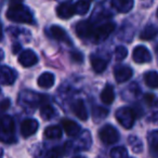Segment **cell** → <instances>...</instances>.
Segmentation results:
<instances>
[{"instance_id":"cell-1","label":"cell","mask_w":158,"mask_h":158,"mask_svg":"<svg viewBox=\"0 0 158 158\" xmlns=\"http://www.w3.org/2000/svg\"><path fill=\"white\" fill-rule=\"evenodd\" d=\"M8 20L15 23H26V24H31L33 23V15L31 11L21 3V5H13L10 6L7 11Z\"/></svg>"},{"instance_id":"cell-2","label":"cell","mask_w":158,"mask_h":158,"mask_svg":"<svg viewBox=\"0 0 158 158\" xmlns=\"http://www.w3.org/2000/svg\"><path fill=\"white\" fill-rule=\"evenodd\" d=\"M14 131H15V126H14V120L11 116L5 115L1 118V140L5 143H12L15 141L14 136Z\"/></svg>"},{"instance_id":"cell-3","label":"cell","mask_w":158,"mask_h":158,"mask_svg":"<svg viewBox=\"0 0 158 158\" xmlns=\"http://www.w3.org/2000/svg\"><path fill=\"white\" fill-rule=\"evenodd\" d=\"M136 114L134 110L130 107H120L116 112V119L123 128L130 129L133 127L134 121H135Z\"/></svg>"},{"instance_id":"cell-4","label":"cell","mask_w":158,"mask_h":158,"mask_svg":"<svg viewBox=\"0 0 158 158\" xmlns=\"http://www.w3.org/2000/svg\"><path fill=\"white\" fill-rule=\"evenodd\" d=\"M99 138L105 144H114L119 140V133L113 126L106 125L100 130Z\"/></svg>"},{"instance_id":"cell-5","label":"cell","mask_w":158,"mask_h":158,"mask_svg":"<svg viewBox=\"0 0 158 158\" xmlns=\"http://www.w3.org/2000/svg\"><path fill=\"white\" fill-rule=\"evenodd\" d=\"M114 29H115L114 23H105V24L97 27L94 29V33H93L92 36L93 41L97 42V44L98 42H102L114 31Z\"/></svg>"},{"instance_id":"cell-6","label":"cell","mask_w":158,"mask_h":158,"mask_svg":"<svg viewBox=\"0 0 158 158\" xmlns=\"http://www.w3.org/2000/svg\"><path fill=\"white\" fill-rule=\"evenodd\" d=\"M93 33H94V28H93V25L91 24V22H89V21H81L76 25V34L81 39L92 37Z\"/></svg>"},{"instance_id":"cell-7","label":"cell","mask_w":158,"mask_h":158,"mask_svg":"<svg viewBox=\"0 0 158 158\" xmlns=\"http://www.w3.org/2000/svg\"><path fill=\"white\" fill-rule=\"evenodd\" d=\"M132 59L135 63L142 64L151 62L152 55L144 46H138L134 48L133 52H132Z\"/></svg>"},{"instance_id":"cell-8","label":"cell","mask_w":158,"mask_h":158,"mask_svg":"<svg viewBox=\"0 0 158 158\" xmlns=\"http://www.w3.org/2000/svg\"><path fill=\"white\" fill-rule=\"evenodd\" d=\"M16 79V73L13 68L9 66H1L0 68V80L3 86H9L12 85Z\"/></svg>"},{"instance_id":"cell-9","label":"cell","mask_w":158,"mask_h":158,"mask_svg":"<svg viewBox=\"0 0 158 158\" xmlns=\"http://www.w3.org/2000/svg\"><path fill=\"white\" fill-rule=\"evenodd\" d=\"M38 130V123L35 119H25L22 123H21V133L24 138H28L37 132Z\"/></svg>"},{"instance_id":"cell-10","label":"cell","mask_w":158,"mask_h":158,"mask_svg":"<svg viewBox=\"0 0 158 158\" xmlns=\"http://www.w3.org/2000/svg\"><path fill=\"white\" fill-rule=\"evenodd\" d=\"M38 62V57L36 53L31 50H25L19 55V63L23 67H31Z\"/></svg>"},{"instance_id":"cell-11","label":"cell","mask_w":158,"mask_h":158,"mask_svg":"<svg viewBox=\"0 0 158 158\" xmlns=\"http://www.w3.org/2000/svg\"><path fill=\"white\" fill-rule=\"evenodd\" d=\"M75 13H76L75 5H72L70 2H63L56 8L57 16L60 19H63V20L70 19Z\"/></svg>"},{"instance_id":"cell-12","label":"cell","mask_w":158,"mask_h":158,"mask_svg":"<svg viewBox=\"0 0 158 158\" xmlns=\"http://www.w3.org/2000/svg\"><path fill=\"white\" fill-rule=\"evenodd\" d=\"M114 76L118 84L126 82L132 77V69L128 66H119L115 68Z\"/></svg>"},{"instance_id":"cell-13","label":"cell","mask_w":158,"mask_h":158,"mask_svg":"<svg viewBox=\"0 0 158 158\" xmlns=\"http://www.w3.org/2000/svg\"><path fill=\"white\" fill-rule=\"evenodd\" d=\"M72 110L80 120L86 121L88 119V113H87L86 105L82 100H77L76 102H74L72 105Z\"/></svg>"},{"instance_id":"cell-14","label":"cell","mask_w":158,"mask_h":158,"mask_svg":"<svg viewBox=\"0 0 158 158\" xmlns=\"http://www.w3.org/2000/svg\"><path fill=\"white\" fill-rule=\"evenodd\" d=\"M62 126H63L64 131L66 132L68 136H75L79 133L80 127L77 125L76 121L70 120V119H63L62 120Z\"/></svg>"},{"instance_id":"cell-15","label":"cell","mask_w":158,"mask_h":158,"mask_svg":"<svg viewBox=\"0 0 158 158\" xmlns=\"http://www.w3.org/2000/svg\"><path fill=\"white\" fill-rule=\"evenodd\" d=\"M50 31H51V35L53 36L54 39L59 40V41H62V42H65V44H72L69 37H68L66 31H64L62 27L57 26V25H53L50 28Z\"/></svg>"},{"instance_id":"cell-16","label":"cell","mask_w":158,"mask_h":158,"mask_svg":"<svg viewBox=\"0 0 158 158\" xmlns=\"http://www.w3.org/2000/svg\"><path fill=\"white\" fill-rule=\"evenodd\" d=\"M112 6L120 13H127L133 8V0H113Z\"/></svg>"},{"instance_id":"cell-17","label":"cell","mask_w":158,"mask_h":158,"mask_svg":"<svg viewBox=\"0 0 158 158\" xmlns=\"http://www.w3.org/2000/svg\"><path fill=\"white\" fill-rule=\"evenodd\" d=\"M38 86L40 88H44V89H49L54 85V75L51 74V73H44L39 76L38 78Z\"/></svg>"},{"instance_id":"cell-18","label":"cell","mask_w":158,"mask_h":158,"mask_svg":"<svg viewBox=\"0 0 158 158\" xmlns=\"http://www.w3.org/2000/svg\"><path fill=\"white\" fill-rule=\"evenodd\" d=\"M101 100L104 104L106 105H110L114 102L115 100V92H114V88L110 85H106L104 87L103 91L101 92Z\"/></svg>"},{"instance_id":"cell-19","label":"cell","mask_w":158,"mask_h":158,"mask_svg":"<svg viewBox=\"0 0 158 158\" xmlns=\"http://www.w3.org/2000/svg\"><path fill=\"white\" fill-rule=\"evenodd\" d=\"M151 149V155L153 157H158V130L157 131H152L147 136Z\"/></svg>"},{"instance_id":"cell-20","label":"cell","mask_w":158,"mask_h":158,"mask_svg":"<svg viewBox=\"0 0 158 158\" xmlns=\"http://www.w3.org/2000/svg\"><path fill=\"white\" fill-rule=\"evenodd\" d=\"M91 61V66H92L93 70L98 74H101L102 72L106 69V66H107V62L105 60L101 59V57H98V56H94L92 55L90 59Z\"/></svg>"},{"instance_id":"cell-21","label":"cell","mask_w":158,"mask_h":158,"mask_svg":"<svg viewBox=\"0 0 158 158\" xmlns=\"http://www.w3.org/2000/svg\"><path fill=\"white\" fill-rule=\"evenodd\" d=\"M158 35V28L154 25L149 24L145 27L140 34V38L142 40H152Z\"/></svg>"},{"instance_id":"cell-22","label":"cell","mask_w":158,"mask_h":158,"mask_svg":"<svg viewBox=\"0 0 158 158\" xmlns=\"http://www.w3.org/2000/svg\"><path fill=\"white\" fill-rule=\"evenodd\" d=\"M44 136L50 140H59L62 138V129L59 126H50L44 130Z\"/></svg>"},{"instance_id":"cell-23","label":"cell","mask_w":158,"mask_h":158,"mask_svg":"<svg viewBox=\"0 0 158 158\" xmlns=\"http://www.w3.org/2000/svg\"><path fill=\"white\" fill-rule=\"evenodd\" d=\"M144 81L146 84V86L149 87V88H158V73L154 72V70L145 73Z\"/></svg>"},{"instance_id":"cell-24","label":"cell","mask_w":158,"mask_h":158,"mask_svg":"<svg viewBox=\"0 0 158 158\" xmlns=\"http://www.w3.org/2000/svg\"><path fill=\"white\" fill-rule=\"evenodd\" d=\"M54 114H55L54 108L51 105L46 104V105H42L41 107H40V116H41V118L44 119V120H50V119L54 116Z\"/></svg>"},{"instance_id":"cell-25","label":"cell","mask_w":158,"mask_h":158,"mask_svg":"<svg viewBox=\"0 0 158 158\" xmlns=\"http://www.w3.org/2000/svg\"><path fill=\"white\" fill-rule=\"evenodd\" d=\"M89 8H90V2L88 0H79L78 2H76V5H75L76 13L80 14V15L86 14L89 11Z\"/></svg>"},{"instance_id":"cell-26","label":"cell","mask_w":158,"mask_h":158,"mask_svg":"<svg viewBox=\"0 0 158 158\" xmlns=\"http://www.w3.org/2000/svg\"><path fill=\"white\" fill-rule=\"evenodd\" d=\"M92 114H93V117H94V120L99 121L107 116L108 110L104 107H101V106H95L92 110Z\"/></svg>"},{"instance_id":"cell-27","label":"cell","mask_w":158,"mask_h":158,"mask_svg":"<svg viewBox=\"0 0 158 158\" xmlns=\"http://www.w3.org/2000/svg\"><path fill=\"white\" fill-rule=\"evenodd\" d=\"M110 158H128V152L125 147H114L110 152Z\"/></svg>"},{"instance_id":"cell-28","label":"cell","mask_w":158,"mask_h":158,"mask_svg":"<svg viewBox=\"0 0 158 158\" xmlns=\"http://www.w3.org/2000/svg\"><path fill=\"white\" fill-rule=\"evenodd\" d=\"M128 55V50L123 46H119L115 49V59L117 61H123L127 57Z\"/></svg>"},{"instance_id":"cell-29","label":"cell","mask_w":158,"mask_h":158,"mask_svg":"<svg viewBox=\"0 0 158 158\" xmlns=\"http://www.w3.org/2000/svg\"><path fill=\"white\" fill-rule=\"evenodd\" d=\"M62 156V148L61 147H55L49 152L47 158H60Z\"/></svg>"},{"instance_id":"cell-30","label":"cell","mask_w":158,"mask_h":158,"mask_svg":"<svg viewBox=\"0 0 158 158\" xmlns=\"http://www.w3.org/2000/svg\"><path fill=\"white\" fill-rule=\"evenodd\" d=\"M70 57H72V61L76 62V63H81L84 61V55L81 52H78V51H74L70 53Z\"/></svg>"},{"instance_id":"cell-31","label":"cell","mask_w":158,"mask_h":158,"mask_svg":"<svg viewBox=\"0 0 158 158\" xmlns=\"http://www.w3.org/2000/svg\"><path fill=\"white\" fill-rule=\"evenodd\" d=\"M144 101L145 103H147V105H152V104L155 102V97H154V94H145L144 95Z\"/></svg>"},{"instance_id":"cell-32","label":"cell","mask_w":158,"mask_h":158,"mask_svg":"<svg viewBox=\"0 0 158 158\" xmlns=\"http://www.w3.org/2000/svg\"><path fill=\"white\" fill-rule=\"evenodd\" d=\"M148 121H151V123H155L156 125H158V113L152 115V116L148 118Z\"/></svg>"},{"instance_id":"cell-33","label":"cell","mask_w":158,"mask_h":158,"mask_svg":"<svg viewBox=\"0 0 158 158\" xmlns=\"http://www.w3.org/2000/svg\"><path fill=\"white\" fill-rule=\"evenodd\" d=\"M10 106V100L6 99L2 101V103H1V107H2V110H6L8 107Z\"/></svg>"},{"instance_id":"cell-34","label":"cell","mask_w":158,"mask_h":158,"mask_svg":"<svg viewBox=\"0 0 158 158\" xmlns=\"http://www.w3.org/2000/svg\"><path fill=\"white\" fill-rule=\"evenodd\" d=\"M23 2V0H10V6L13 5H21Z\"/></svg>"},{"instance_id":"cell-35","label":"cell","mask_w":158,"mask_h":158,"mask_svg":"<svg viewBox=\"0 0 158 158\" xmlns=\"http://www.w3.org/2000/svg\"><path fill=\"white\" fill-rule=\"evenodd\" d=\"M20 49H21L20 44H18V46L15 44V46H14V49H13V52H14V53H16V51H19Z\"/></svg>"},{"instance_id":"cell-36","label":"cell","mask_w":158,"mask_h":158,"mask_svg":"<svg viewBox=\"0 0 158 158\" xmlns=\"http://www.w3.org/2000/svg\"><path fill=\"white\" fill-rule=\"evenodd\" d=\"M73 158H85V157H82V156H76V157H73Z\"/></svg>"},{"instance_id":"cell-37","label":"cell","mask_w":158,"mask_h":158,"mask_svg":"<svg viewBox=\"0 0 158 158\" xmlns=\"http://www.w3.org/2000/svg\"><path fill=\"white\" fill-rule=\"evenodd\" d=\"M157 18H158V9H157Z\"/></svg>"},{"instance_id":"cell-38","label":"cell","mask_w":158,"mask_h":158,"mask_svg":"<svg viewBox=\"0 0 158 158\" xmlns=\"http://www.w3.org/2000/svg\"><path fill=\"white\" fill-rule=\"evenodd\" d=\"M88 1H91V0H88Z\"/></svg>"}]
</instances>
